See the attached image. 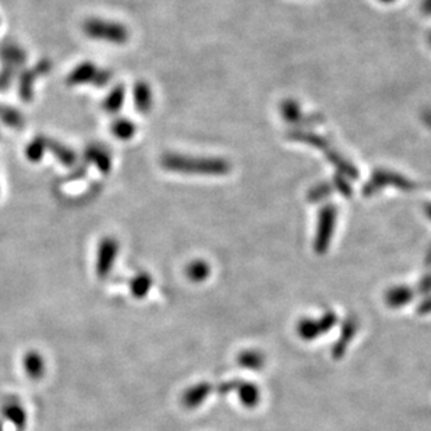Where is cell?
<instances>
[{"label": "cell", "instance_id": "3", "mask_svg": "<svg viewBox=\"0 0 431 431\" xmlns=\"http://www.w3.org/2000/svg\"><path fill=\"white\" fill-rule=\"evenodd\" d=\"M337 225V208L331 204L324 205L319 214V223L314 237V250L319 254H324L332 240Z\"/></svg>", "mask_w": 431, "mask_h": 431}, {"label": "cell", "instance_id": "18", "mask_svg": "<svg viewBox=\"0 0 431 431\" xmlns=\"http://www.w3.org/2000/svg\"><path fill=\"white\" fill-rule=\"evenodd\" d=\"M0 58L9 63L8 67H15L16 65H22L26 60V53L15 44H5L0 48Z\"/></svg>", "mask_w": 431, "mask_h": 431}, {"label": "cell", "instance_id": "14", "mask_svg": "<svg viewBox=\"0 0 431 431\" xmlns=\"http://www.w3.org/2000/svg\"><path fill=\"white\" fill-rule=\"evenodd\" d=\"M85 158L88 160V162L94 164L102 174H108L110 171L112 161L106 150L96 146H91L85 150Z\"/></svg>", "mask_w": 431, "mask_h": 431}, {"label": "cell", "instance_id": "35", "mask_svg": "<svg viewBox=\"0 0 431 431\" xmlns=\"http://www.w3.org/2000/svg\"><path fill=\"white\" fill-rule=\"evenodd\" d=\"M428 41H430V45H431V34H430V37H428Z\"/></svg>", "mask_w": 431, "mask_h": 431}, {"label": "cell", "instance_id": "34", "mask_svg": "<svg viewBox=\"0 0 431 431\" xmlns=\"http://www.w3.org/2000/svg\"><path fill=\"white\" fill-rule=\"evenodd\" d=\"M378 2H381V3H394L395 0H378Z\"/></svg>", "mask_w": 431, "mask_h": 431}, {"label": "cell", "instance_id": "29", "mask_svg": "<svg viewBox=\"0 0 431 431\" xmlns=\"http://www.w3.org/2000/svg\"><path fill=\"white\" fill-rule=\"evenodd\" d=\"M335 185H337L338 190H339L342 194H345V196H349V194H350V186H349V183L345 180V178H337V179H335Z\"/></svg>", "mask_w": 431, "mask_h": 431}, {"label": "cell", "instance_id": "20", "mask_svg": "<svg viewBox=\"0 0 431 431\" xmlns=\"http://www.w3.org/2000/svg\"><path fill=\"white\" fill-rule=\"evenodd\" d=\"M124 96H126V91L123 85H117L115 87L110 94L106 96L105 102H103V108L108 113H117L123 103H124Z\"/></svg>", "mask_w": 431, "mask_h": 431}, {"label": "cell", "instance_id": "10", "mask_svg": "<svg viewBox=\"0 0 431 431\" xmlns=\"http://www.w3.org/2000/svg\"><path fill=\"white\" fill-rule=\"evenodd\" d=\"M356 331H357V323L355 320H346L344 323V327L341 330V335H339L335 346L331 350V353L335 359H341L344 356L349 342L355 338Z\"/></svg>", "mask_w": 431, "mask_h": 431}, {"label": "cell", "instance_id": "23", "mask_svg": "<svg viewBox=\"0 0 431 431\" xmlns=\"http://www.w3.org/2000/svg\"><path fill=\"white\" fill-rule=\"evenodd\" d=\"M48 150L47 147V138L42 137H37L35 140H33L28 147L26 150V157L28 161L31 162H38L44 158V153Z\"/></svg>", "mask_w": 431, "mask_h": 431}, {"label": "cell", "instance_id": "24", "mask_svg": "<svg viewBox=\"0 0 431 431\" xmlns=\"http://www.w3.org/2000/svg\"><path fill=\"white\" fill-rule=\"evenodd\" d=\"M282 115L285 117V120L291 121V123H299L301 117H302V109L299 106L298 102L295 101H285L282 103Z\"/></svg>", "mask_w": 431, "mask_h": 431}, {"label": "cell", "instance_id": "6", "mask_svg": "<svg viewBox=\"0 0 431 431\" xmlns=\"http://www.w3.org/2000/svg\"><path fill=\"white\" fill-rule=\"evenodd\" d=\"M117 253H119V243L116 239L105 237L101 240L95 262V271L101 279H105L112 272Z\"/></svg>", "mask_w": 431, "mask_h": 431}, {"label": "cell", "instance_id": "31", "mask_svg": "<svg viewBox=\"0 0 431 431\" xmlns=\"http://www.w3.org/2000/svg\"><path fill=\"white\" fill-rule=\"evenodd\" d=\"M431 291V276H425L419 283V292L428 294Z\"/></svg>", "mask_w": 431, "mask_h": 431}, {"label": "cell", "instance_id": "27", "mask_svg": "<svg viewBox=\"0 0 431 431\" xmlns=\"http://www.w3.org/2000/svg\"><path fill=\"white\" fill-rule=\"evenodd\" d=\"M332 192V187L328 183H323L314 189H312V192L309 193V197L312 198V201H320L324 200L326 197H328Z\"/></svg>", "mask_w": 431, "mask_h": 431}, {"label": "cell", "instance_id": "2", "mask_svg": "<svg viewBox=\"0 0 431 431\" xmlns=\"http://www.w3.org/2000/svg\"><path fill=\"white\" fill-rule=\"evenodd\" d=\"M83 31L92 40L110 42L115 45H123L128 41V30L115 22H106L102 19H90L83 24Z\"/></svg>", "mask_w": 431, "mask_h": 431}, {"label": "cell", "instance_id": "11", "mask_svg": "<svg viewBox=\"0 0 431 431\" xmlns=\"http://www.w3.org/2000/svg\"><path fill=\"white\" fill-rule=\"evenodd\" d=\"M235 391L239 396L240 403L248 409L255 407L261 400V392L255 384L239 381Z\"/></svg>", "mask_w": 431, "mask_h": 431}, {"label": "cell", "instance_id": "1", "mask_svg": "<svg viewBox=\"0 0 431 431\" xmlns=\"http://www.w3.org/2000/svg\"><path fill=\"white\" fill-rule=\"evenodd\" d=\"M164 169L176 174L222 176L230 171V165L219 158H194L182 154H167L161 160Z\"/></svg>", "mask_w": 431, "mask_h": 431}, {"label": "cell", "instance_id": "17", "mask_svg": "<svg viewBox=\"0 0 431 431\" xmlns=\"http://www.w3.org/2000/svg\"><path fill=\"white\" fill-rule=\"evenodd\" d=\"M210 273H211V268L203 260H194L186 268V276L192 282H196V283L204 282L210 276Z\"/></svg>", "mask_w": 431, "mask_h": 431}, {"label": "cell", "instance_id": "36", "mask_svg": "<svg viewBox=\"0 0 431 431\" xmlns=\"http://www.w3.org/2000/svg\"><path fill=\"white\" fill-rule=\"evenodd\" d=\"M0 431H2V425H0Z\"/></svg>", "mask_w": 431, "mask_h": 431}, {"label": "cell", "instance_id": "32", "mask_svg": "<svg viewBox=\"0 0 431 431\" xmlns=\"http://www.w3.org/2000/svg\"><path fill=\"white\" fill-rule=\"evenodd\" d=\"M421 10L424 15L431 16V0H423L421 2Z\"/></svg>", "mask_w": 431, "mask_h": 431}, {"label": "cell", "instance_id": "22", "mask_svg": "<svg viewBox=\"0 0 431 431\" xmlns=\"http://www.w3.org/2000/svg\"><path fill=\"white\" fill-rule=\"evenodd\" d=\"M112 133L119 140H130L135 134V124L127 119H117L112 124Z\"/></svg>", "mask_w": 431, "mask_h": 431}, {"label": "cell", "instance_id": "25", "mask_svg": "<svg viewBox=\"0 0 431 431\" xmlns=\"http://www.w3.org/2000/svg\"><path fill=\"white\" fill-rule=\"evenodd\" d=\"M0 119L3 123L12 127H22L23 126V116L12 108H6L0 105Z\"/></svg>", "mask_w": 431, "mask_h": 431}, {"label": "cell", "instance_id": "28", "mask_svg": "<svg viewBox=\"0 0 431 431\" xmlns=\"http://www.w3.org/2000/svg\"><path fill=\"white\" fill-rule=\"evenodd\" d=\"M337 321H338L337 314L332 312H327L321 319H319V324H320V328L323 331V335L327 334L331 328H334Z\"/></svg>", "mask_w": 431, "mask_h": 431}, {"label": "cell", "instance_id": "9", "mask_svg": "<svg viewBox=\"0 0 431 431\" xmlns=\"http://www.w3.org/2000/svg\"><path fill=\"white\" fill-rule=\"evenodd\" d=\"M414 298V291L409 286H394L385 294V303L391 309H399L410 303Z\"/></svg>", "mask_w": 431, "mask_h": 431}, {"label": "cell", "instance_id": "13", "mask_svg": "<svg viewBox=\"0 0 431 431\" xmlns=\"http://www.w3.org/2000/svg\"><path fill=\"white\" fill-rule=\"evenodd\" d=\"M154 280L153 276L147 272H140L137 275H134L130 280V292L134 298L141 299L144 296H147L149 292L151 291Z\"/></svg>", "mask_w": 431, "mask_h": 431}, {"label": "cell", "instance_id": "30", "mask_svg": "<svg viewBox=\"0 0 431 431\" xmlns=\"http://www.w3.org/2000/svg\"><path fill=\"white\" fill-rule=\"evenodd\" d=\"M417 313L419 314H430L431 313V296L424 299L419 306H417Z\"/></svg>", "mask_w": 431, "mask_h": 431}, {"label": "cell", "instance_id": "21", "mask_svg": "<svg viewBox=\"0 0 431 431\" xmlns=\"http://www.w3.org/2000/svg\"><path fill=\"white\" fill-rule=\"evenodd\" d=\"M264 362V356L257 350H244L237 356V363L247 370H261Z\"/></svg>", "mask_w": 431, "mask_h": 431}, {"label": "cell", "instance_id": "26", "mask_svg": "<svg viewBox=\"0 0 431 431\" xmlns=\"http://www.w3.org/2000/svg\"><path fill=\"white\" fill-rule=\"evenodd\" d=\"M5 416L10 419L17 427L23 428L26 425V413L19 405H8L5 407Z\"/></svg>", "mask_w": 431, "mask_h": 431}, {"label": "cell", "instance_id": "12", "mask_svg": "<svg viewBox=\"0 0 431 431\" xmlns=\"http://www.w3.org/2000/svg\"><path fill=\"white\" fill-rule=\"evenodd\" d=\"M134 103L140 113H149L153 108V91L147 83L140 81L135 84Z\"/></svg>", "mask_w": 431, "mask_h": 431}, {"label": "cell", "instance_id": "4", "mask_svg": "<svg viewBox=\"0 0 431 431\" xmlns=\"http://www.w3.org/2000/svg\"><path fill=\"white\" fill-rule=\"evenodd\" d=\"M110 71L98 69L92 63H83L77 66L67 78V84L70 85H81V84H94L98 87H103L110 81Z\"/></svg>", "mask_w": 431, "mask_h": 431}, {"label": "cell", "instance_id": "16", "mask_svg": "<svg viewBox=\"0 0 431 431\" xmlns=\"http://www.w3.org/2000/svg\"><path fill=\"white\" fill-rule=\"evenodd\" d=\"M47 147L49 151L53 153V155L59 160V162H62L66 167H73L77 161L76 154L73 153L71 149L63 146V144L53 141V140H47Z\"/></svg>", "mask_w": 431, "mask_h": 431}, {"label": "cell", "instance_id": "19", "mask_svg": "<svg viewBox=\"0 0 431 431\" xmlns=\"http://www.w3.org/2000/svg\"><path fill=\"white\" fill-rule=\"evenodd\" d=\"M298 334L305 341H314L316 338L323 335V331L320 328L319 320L303 319L298 324Z\"/></svg>", "mask_w": 431, "mask_h": 431}, {"label": "cell", "instance_id": "15", "mask_svg": "<svg viewBox=\"0 0 431 431\" xmlns=\"http://www.w3.org/2000/svg\"><path fill=\"white\" fill-rule=\"evenodd\" d=\"M24 370L33 380H40L45 374V360L38 352H28L24 357Z\"/></svg>", "mask_w": 431, "mask_h": 431}, {"label": "cell", "instance_id": "33", "mask_svg": "<svg viewBox=\"0 0 431 431\" xmlns=\"http://www.w3.org/2000/svg\"><path fill=\"white\" fill-rule=\"evenodd\" d=\"M425 214H427V217L431 219V203H430L428 205H425Z\"/></svg>", "mask_w": 431, "mask_h": 431}, {"label": "cell", "instance_id": "7", "mask_svg": "<svg viewBox=\"0 0 431 431\" xmlns=\"http://www.w3.org/2000/svg\"><path fill=\"white\" fill-rule=\"evenodd\" d=\"M395 186V187H399L400 190H405V192H410L413 190L414 185L405 179L403 176L400 175H396V174H392V172H388V171H377L370 182L364 186V194L367 196H371L373 193L381 190V187L384 186Z\"/></svg>", "mask_w": 431, "mask_h": 431}, {"label": "cell", "instance_id": "8", "mask_svg": "<svg viewBox=\"0 0 431 431\" xmlns=\"http://www.w3.org/2000/svg\"><path fill=\"white\" fill-rule=\"evenodd\" d=\"M211 392L212 387L208 382H198L185 391L182 396V403L189 409L198 407L200 405L204 403V400L210 396Z\"/></svg>", "mask_w": 431, "mask_h": 431}, {"label": "cell", "instance_id": "5", "mask_svg": "<svg viewBox=\"0 0 431 431\" xmlns=\"http://www.w3.org/2000/svg\"><path fill=\"white\" fill-rule=\"evenodd\" d=\"M291 137L295 138V140H298V141L309 142V144H312V146H314V147L323 150V151L326 153V157H327L331 162H334L344 174H346L348 176L353 178V179L357 178L356 169H355L350 164H348L344 158H341L332 149H330V147H328V142H327L324 138H321V137H319V135H314V134H312V133H295V134H292Z\"/></svg>", "mask_w": 431, "mask_h": 431}]
</instances>
